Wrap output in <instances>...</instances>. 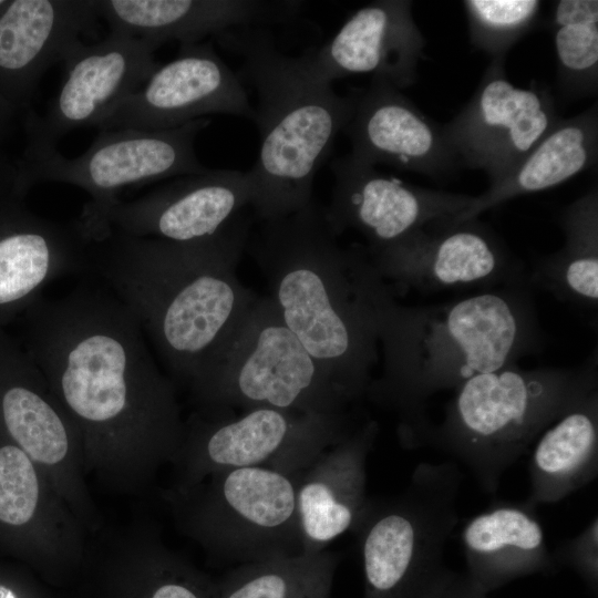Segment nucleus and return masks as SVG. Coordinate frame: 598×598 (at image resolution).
<instances>
[{
    "label": "nucleus",
    "instance_id": "obj_1",
    "mask_svg": "<svg viewBox=\"0 0 598 598\" xmlns=\"http://www.w3.org/2000/svg\"><path fill=\"white\" fill-rule=\"evenodd\" d=\"M251 221L246 210L221 233L186 244L115 231L89 241L87 271L131 311L161 362L189 383L260 297L237 275Z\"/></svg>",
    "mask_w": 598,
    "mask_h": 598
},
{
    "label": "nucleus",
    "instance_id": "obj_2",
    "mask_svg": "<svg viewBox=\"0 0 598 598\" xmlns=\"http://www.w3.org/2000/svg\"><path fill=\"white\" fill-rule=\"evenodd\" d=\"M378 324L383 369L367 396L396 415L400 442L410 450L423 446L433 425L427 411L432 396L517 364L542 342L528 286L405 306L386 285L378 303Z\"/></svg>",
    "mask_w": 598,
    "mask_h": 598
},
{
    "label": "nucleus",
    "instance_id": "obj_3",
    "mask_svg": "<svg viewBox=\"0 0 598 598\" xmlns=\"http://www.w3.org/2000/svg\"><path fill=\"white\" fill-rule=\"evenodd\" d=\"M313 199L261 221L247 249L285 326L357 403L379 360L378 303L386 286L364 247H342Z\"/></svg>",
    "mask_w": 598,
    "mask_h": 598
},
{
    "label": "nucleus",
    "instance_id": "obj_4",
    "mask_svg": "<svg viewBox=\"0 0 598 598\" xmlns=\"http://www.w3.org/2000/svg\"><path fill=\"white\" fill-rule=\"evenodd\" d=\"M34 360L66 409L89 427L137 419L178 435L172 388L131 311L106 287L83 282L32 312Z\"/></svg>",
    "mask_w": 598,
    "mask_h": 598
},
{
    "label": "nucleus",
    "instance_id": "obj_5",
    "mask_svg": "<svg viewBox=\"0 0 598 598\" xmlns=\"http://www.w3.org/2000/svg\"><path fill=\"white\" fill-rule=\"evenodd\" d=\"M215 39L238 55L236 73L257 93L254 122L260 145L246 172L250 209L260 223L286 217L307 206L316 174L349 122L353 93L337 94L313 81L300 58L281 52L265 28H239Z\"/></svg>",
    "mask_w": 598,
    "mask_h": 598
},
{
    "label": "nucleus",
    "instance_id": "obj_6",
    "mask_svg": "<svg viewBox=\"0 0 598 598\" xmlns=\"http://www.w3.org/2000/svg\"><path fill=\"white\" fill-rule=\"evenodd\" d=\"M598 388L597 351L576 368L518 364L475 375L446 403L429 430L431 446L462 464L486 494L564 412Z\"/></svg>",
    "mask_w": 598,
    "mask_h": 598
},
{
    "label": "nucleus",
    "instance_id": "obj_7",
    "mask_svg": "<svg viewBox=\"0 0 598 598\" xmlns=\"http://www.w3.org/2000/svg\"><path fill=\"white\" fill-rule=\"evenodd\" d=\"M215 411L258 408L317 416H354L355 404L259 297L237 333L190 382Z\"/></svg>",
    "mask_w": 598,
    "mask_h": 598
},
{
    "label": "nucleus",
    "instance_id": "obj_8",
    "mask_svg": "<svg viewBox=\"0 0 598 598\" xmlns=\"http://www.w3.org/2000/svg\"><path fill=\"white\" fill-rule=\"evenodd\" d=\"M463 474L453 461L421 462L396 496L368 499L353 532L362 598H423L445 573L446 543L458 523Z\"/></svg>",
    "mask_w": 598,
    "mask_h": 598
},
{
    "label": "nucleus",
    "instance_id": "obj_9",
    "mask_svg": "<svg viewBox=\"0 0 598 598\" xmlns=\"http://www.w3.org/2000/svg\"><path fill=\"white\" fill-rule=\"evenodd\" d=\"M209 124L197 118L159 130L100 131L80 156L66 158L55 145L25 135L20 158L10 162L13 185L22 194L40 183L78 186L90 195L79 220H89L118 202L126 186L199 174L207 169L197 158L195 140Z\"/></svg>",
    "mask_w": 598,
    "mask_h": 598
},
{
    "label": "nucleus",
    "instance_id": "obj_10",
    "mask_svg": "<svg viewBox=\"0 0 598 598\" xmlns=\"http://www.w3.org/2000/svg\"><path fill=\"white\" fill-rule=\"evenodd\" d=\"M451 218L383 248L365 249L394 296L528 286L524 264L491 227L478 218L460 223Z\"/></svg>",
    "mask_w": 598,
    "mask_h": 598
},
{
    "label": "nucleus",
    "instance_id": "obj_11",
    "mask_svg": "<svg viewBox=\"0 0 598 598\" xmlns=\"http://www.w3.org/2000/svg\"><path fill=\"white\" fill-rule=\"evenodd\" d=\"M505 60L489 61L470 101L443 124L461 168L482 169L489 186L563 118L549 87L535 82L517 87L507 78Z\"/></svg>",
    "mask_w": 598,
    "mask_h": 598
},
{
    "label": "nucleus",
    "instance_id": "obj_12",
    "mask_svg": "<svg viewBox=\"0 0 598 598\" xmlns=\"http://www.w3.org/2000/svg\"><path fill=\"white\" fill-rule=\"evenodd\" d=\"M250 199L246 172L207 168L179 176L134 200H118L94 218L75 223L89 241L115 231L186 244L221 233L247 210Z\"/></svg>",
    "mask_w": 598,
    "mask_h": 598
},
{
    "label": "nucleus",
    "instance_id": "obj_13",
    "mask_svg": "<svg viewBox=\"0 0 598 598\" xmlns=\"http://www.w3.org/2000/svg\"><path fill=\"white\" fill-rule=\"evenodd\" d=\"M204 526L216 548L240 564L305 551L296 475L261 466L215 473Z\"/></svg>",
    "mask_w": 598,
    "mask_h": 598
},
{
    "label": "nucleus",
    "instance_id": "obj_14",
    "mask_svg": "<svg viewBox=\"0 0 598 598\" xmlns=\"http://www.w3.org/2000/svg\"><path fill=\"white\" fill-rule=\"evenodd\" d=\"M213 113L254 120L245 86L206 41L179 44L171 62L107 110L94 127L99 132L169 130Z\"/></svg>",
    "mask_w": 598,
    "mask_h": 598
},
{
    "label": "nucleus",
    "instance_id": "obj_15",
    "mask_svg": "<svg viewBox=\"0 0 598 598\" xmlns=\"http://www.w3.org/2000/svg\"><path fill=\"white\" fill-rule=\"evenodd\" d=\"M158 44L110 31L96 44L78 41L63 59L64 79L43 115L21 113L24 134L53 145L69 133L95 126L116 103L138 90L161 65Z\"/></svg>",
    "mask_w": 598,
    "mask_h": 598
},
{
    "label": "nucleus",
    "instance_id": "obj_16",
    "mask_svg": "<svg viewBox=\"0 0 598 598\" xmlns=\"http://www.w3.org/2000/svg\"><path fill=\"white\" fill-rule=\"evenodd\" d=\"M198 429L196 457L205 472L261 466L296 475L322 451L348 436L354 416H317L276 409L216 411Z\"/></svg>",
    "mask_w": 598,
    "mask_h": 598
},
{
    "label": "nucleus",
    "instance_id": "obj_17",
    "mask_svg": "<svg viewBox=\"0 0 598 598\" xmlns=\"http://www.w3.org/2000/svg\"><path fill=\"white\" fill-rule=\"evenodd\" d=\"M334 178L328 219L341 236L346 230L361 234L373 251L394 244L427 225L453 218L473 196L412 185L377 171L351 154L330 164Z\"/></svg>",
    "mask_w": 598,
    "mask_h": 598
},
{
    "label": "nucleus",
    "instance_id": "obj_18",
    "mask_svg": "<svg viewBox=\"0 0 598 598\" xmlns=\"http://www.w3.org/2000/svg\"><path fill=\"white\" fill-rule=\"evenodd\" d=\"M410 0H377L354 11L324 44L300 60L321 84L355 74L383 78L399 90L413 85L425 59L426 39L412 16Z\"/></svg>",
    "mask_w": 598,
    "mask_h": 598
},
{
    "label": "nucleus",
    "instance_id": "obj_19",
    "mask_svg": "<svg viewBox=\"0 0 598 598\" xmlns=\"http://www.w3.org/2000/svg\"><path fill=\"white\" fill-rule=\"evenodd\" d=\"M354 104L343 128L359 161L389 165L442 181L461 166L443 125L426 116L383 78L352 90Z\"/></svg>",
    "mask_w": 598,
    "mask_h": 598
},
{
    "label": "nucleus",
    "instance_id": "obj_20",
    "mask_svg": "<svg viewBox=\"0 0 598 598\" xmlns=\"http://www.w3.org/2000/svg\"><path fill=\"white\" fill-rule=\"evenodd\" d=\"M99 19L96 0H8L0 9V95L31 109L42 75Z\"/></svg>",
    "mask_w": 598,
    "mask_h": 598
},
{
    "label": "nucleus",
    "instance_id": "obj_21",
    "mask_svg": "<svg viewBox=\"0 0 598 598\" xmlns=\"http://www.w3.org/2000/svg\"><path fill=\"white\" fill-rule=\"evenodd\" d=\"M379 425L361 422L296 474L297 509L305 551H320L353 530L368 503L367 462Z\"/></svg>",
    "mask_w": 598,
    "mask_h": 598
},
{
    "label": "nucleus",
    "instance_id": "obj_22",
    "mask_svg": "<svg viewBox=\"0 0 598 598\" xmlns=\"http://www.w3.org/2000/svg\"><path fill=\"white\" fill-rule=\"evenodd\" d=\"M298 1L257 0H96L110 31L152 41L198 43L239 28H262L292 19Z\"/></svg>",
    "mask_w": 598,
    "mask_h": 598
},
{
    "label": "nucleus",
    "instance_id": "obj_23",
    "mask_svg": "<svg viewBox=\"0 0 598 598\" xmlns=\"http://www.w3.org/2000/svg\"><path fill=\"white\" fill-rule=\"evenodd\" d=\"M465 574L485 594L534 574L557 567L535 508L495 502L466 522L462 530Z\"/></svg>",
    "mask_w": 598,
    "mask_h": 598
},
{
    "label": "nucleus",
    "instance_id": "obj_24",
    "mask_svg": "<svg viewBox=\"0 0 598 598\" xmlns=\"http://www.w3.org/2000/svg\"><path fill=\"white\" fill-rule=\"evenodd\" d=\"M598 155V104L561 118L499 182L473 196L471 204L451 218L460 223L512 198L560 185L592 167Z\"/></svg>",
    "mask_w": 598,
    "mask_h": 598
},
{
    "label": "nucleus",
    "instance_id": "obj_25",
    "mask_svg": "<svg viewBox=\"0 0 598 598\" xmlns=\"http://www.w3.org/2000/svg\"><path fill=\"white\" fill-rule=\"evenodd\" d=\"M528 464L536 509L555 504L592 482L598 473V388L564 412L538 437Z\"/></svg>",
    "mask_w": 598,
    "mask_h": 598
},
{
    "label": "nucleus",
    "instance_id": "obj_26",
    "mask_svg": "<svg viewBox=\"0 0 598 598\" xmlns=\"http://www.w3.org/2000/svg\"><path fill=\"white\" fill-rule=\"evenodd\" d=\"M564 244L539 258L527 272L529 288H539L570 305L598 307V189L590 188L559 214Z\"/></svg>",
    "mask_w": 598,
    "mask_h": 598
},
{
    "label": "nucleus",
    "instance_id": "obj_27",
    "mask_svg": "<svg viewBox=\"0 0 598 598\" xmlns=\"http://www.w3.org/2000/svg\"><path fill=\"white\" fill-rule=\"evenodd\" d=\"M338 557L326 549L240 564L219 598H328Z\"/></svg>",
    "mask_w": 598,
    "mask_h": 598
},
{
    "label": "nucleus",
    "instance_id": "obj_28",
    "mask_svg": "<svg viewBox=\"0 0 598 598\" xmlns=\"http://www.w3.org/2000/svg\"><path fill=\"white\" fill-rule=\"evenodd\" d=\"M0 410L4 426L31 460L53 465L69 451V430L62 414L40 390L39 374L31 367L22 381L1 393Z\"/></svg>",
    "mask_w": 598,
    "mask_h": 598
},
{
    "label": "nucleus",
    "instance_id": "obj_29",
    "mask_svg": "<svg viewBox=\"0 0 598 598\" xmlns=\"http://www.w3.org/2000/svg\"><path fill=\"white\" fill-rule=\"evenodd\" d=\"M557 81L567 100L598 91V1L558 0L549 20Z\"/></svg>",
    "mask_w": 598,
    "mask_h": 598
},
{
    "label": "nucleus",
    "instance_id": "obj_30",
    "mask_svg": "<svg viewBox=\"0 0 598 598\" xmlns=\"http://www.w3.org/2000/svg\"><path fill=\"white\" fill-rule=\"evenodd\" d=\"M471 44L491 60L506 59L508 51L539 22L538 0H465Z\"/></svg>",
    "mask_w": 598,
    "mask_h": 598
},
{
    "label": "nucleus",
    "instance_id": "obj_31",
    "mask_svg": "<svg viewBox=\"0 0 598 598\" xmlns=\"http://www.w3.org/2000/svg\"><path fill=\"white\" fill-rule=\"evenodd\" d=\"M39 501V482L31 458L17 445L0 447V522L27 524Z\"/></svg>",
    "mask_w": 598,
    "mask_h": 598
},
{
    "label": "nucleus",
    "instance_id": "obj_32",
    "mask_svg": "<svg viewBox=\"0 0 598 598\" xmlns=\"http://www.w3.org/2000/svg\"><path fill=\"white\" fill-rule=\"evenodd\" d=\"M558 566L574 569L590 590L598 584V518L595 515L577 535L561 542L551 553Z\"/></svg>",
    "mask_w": 598,
    "mask_h": 598
},
{
    "label": "nucleus",
    "instance_id": "obj_33",
    "mask_svg": "<svg viewBox=\"0 0 598 598\" xmlns=\"http://www.w3.org/2000/svg\"><path fill=\"white\" fill-rule=\"evenodd\" d=\"M423 598H487L465 573L445 570Z\"/></svg>",
    "mask_w": 598,
    "mask_h": 598
},
{
    "label": "nucleus",
    "instance_id": "obj_34",
    "mask_svg": "<svg viewBox=\"0 0 598 598\" xmlns=\"http://www.w3.org/2000/svg\"><path fill=\"white\" fill-rule=\"evenodd\" d=\"M152 598H202L190 586L183 582L168 581L153 592Z\"/></svg>",
    "mask_w": 598,
    "mask_h": 598
},
{
    "label": "nucleus",
    "instance_id": "obj_35",
    "mask_svg": "<svg viewBox=\"0 0 598 598\" xmlns=\"http://www.w3.org/2000/svg\"><path fill=\"white\" fill-rule=\"evenodd\" d=\"M19 115H21V112L0 95V143L8 136L16 117Z\"/></svg>",
    "mask_w": 598,
    "mask_h": 598
},
{
    "label": "nucleus",
    "instance_id": "obj_36",
    "mask_svg": "<svg viewBox=\"0 0 598 598\" xmlns=\"http://www.w3.org/2000/svg\"><path fill=\"white\" fill-rule=\"evenodd\" d=\"M0 598H18V597L10 588L0 585Z\"/></svg>",
    "mask_w": 598,
    "mask_h": 598
},
{
    "label": "nucleus",
    "instance_id": "obj_37",
    "mask_svg": "<svg viewBox=\"0 0 598 598\" xmlns=\"http://www.w3.org/2000/svg\"><path fill=\"white\" fill-rule=\"evenodd\" d=\"M8 0H0V9L7 3Z\"/></svg>",
    "mask_w": 598,
    "mask_h": 598
}]
</instances>
